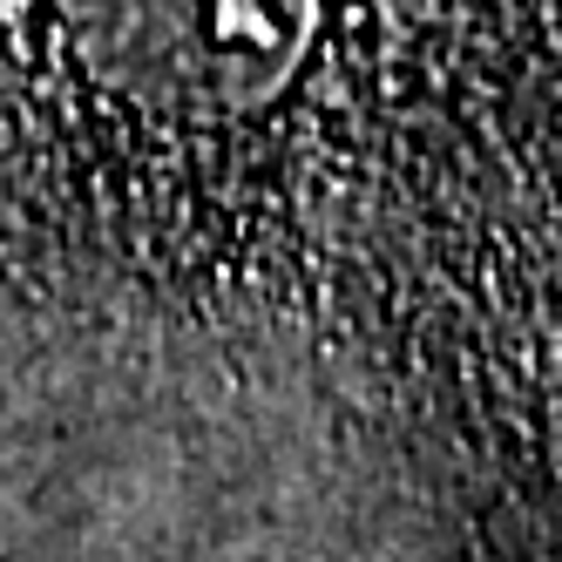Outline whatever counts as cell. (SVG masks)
I'll return each mask as SVG.
<instances>
[{
  "instance_id": "6da1fadb",
  "label": "cell",
  "mask_w": 562,
  "mask_h": 562,
  "mask_svg": "<svg viewBox=\"0 0 562 562\" xmlns=\"http://www.w3.org/2000/svg\"><path fill=\"white\" fill-rule=\"evenodd\" d=\"M0 326L562 536V0H0Z\"/></svg>"
}]
</instances>
